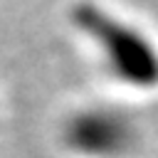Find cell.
<instances>
[{"label":"cell","instance_id":"1","mask_svg":"<svg viewBox=\"0 0 158 158\" xmlns=\"http://www.w3.org/2000/svg\"><path fill=\"white\" fill-rule=\"evenodd\" d=\"M72 17L81 32L101 44L114 74L133 86L158 84V49L146 35L109 15L99 5H77Z\"/></svg>","mask_w":158,"mask_h":158},{"label":"cell","instance_id":"2","mask_svg":"<svg viewBox=\"0 0 158 158\" xmlns=\"http://www.w3.org/2000/svg\"><path fill=\"white\" fill-rule=\"evenodd\" d=\"M67 138L89 153H111L131 141V126L106 111H91L69 123Z\"/></svg>","mask_w":158,"mask_h":158}]
</instances>
